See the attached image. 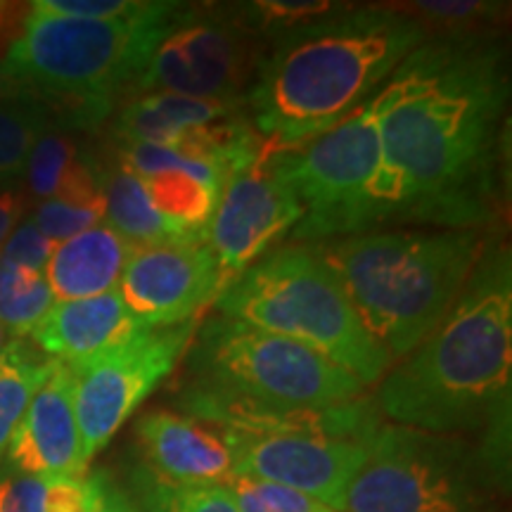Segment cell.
<instances>
[{
  "mask_svg": "<svg viewBox=\"0 0 512 512\" xmlns=\"http://www.w3.org/2000/svg\"><path fill=\"white\" fill-rule=\"evenodd\" d=\"M512 259L486 242L439 328L380 380L377 413L396 425L475 437L498 482L510 477Z\"/></svg>",
  "mask_w": 512,
  "mask_h": 512,
  "instance_id": "cell-2",
  "label": "cell"
},
{
  "mask_svg": "<svg viewBox=\"0 0 512 512\" xmlns=\"http://www.w3.org/2000/svg\"><path fill=\"white\" fill-rule=\"evenodd\" d=\"M50 128L53 117L34 95L0 105V190L24 174L31 150Z\"/></svg>",
  "mask_w": 512,
  "mask_h": 512,
  "instance_id": "cell-25",
  "label": "cell"
},
{
  "mask_svg": "<svg viewBox=\"0 0 512 512\" xmlns=\"http://www.w3.org/2000/svg\"><path fill=\"white\" fill-rule=\"evenodd\" d=\"M510 100L508 57L491 36H434L375 95L380 166L358 233L384 223L479 230L496 195Z\"/></svg>",
  "mask_w": 512,
  "mask_h": 512,
  "instance_id": "cell-1",
  "label": "cell"
},
{
  "mask_svg": "<svg viewBox=\"0 0 512 512\" xmlns=\"http://www.w3.org/2000/svg\"><path fill=\"white\" fill-rule=\"evenodd\" d=\"M5 344H8V332L0 328V351L5 349Z\"/></svg>",
  "mask_w": 512,
  "mask_h": 512,
  "instance_id": "cell-38",
  "label": "cell"
},
{
  "mask_svg": "<svg viewBox=\"0 0 512 512\" xmlns=\"http://www.w3.org/2000/svg\"><path fill=\"white\" fill-rule=\"evenodd\" d=\"M24 98H31V93L22 86V83L12 79V76L3 69V64H0V105H3V102H17Z\"/></svg>",
  "mask_w": 512,
  "mask_h": 512,
  "instance_id": "cell-36",
  "label": "cell"
},
{
  "mask_svg": "<svg viewBox=\"0 0 512 512\" xmlns=\"http://www.w3.org/2000/svg\"><path fill=\"white\" fill-rule=\"evenodd\" d=\"M223 275L204 235L136 247L119 278V294L147 328L195 320L223 292Z\"/></svg>",
  "mask_w": 512,
  "mask_h": 512,
  "instance_id": "cell-14",
  "label": "cell"
},
{
  "mask_svg": "<svg viewBox=\"0 0 512 512\" xmlns=\"http://www.w3.org/2000/svg\"><path fill=\"white\" fill-rule=\"evenodd\" d=\"M271 38L256 31L242 5H178L131 91L174 93L240 105Z\"/></svg>",
  "mask_w": 512,
  "mask_h": 512,
  "instance_id": "cell-9",
  "label": "cell"
},
{
  "mask_svg": "<svg viewBox=\"0 0 512 512\" xmlns=\"http://www.w3.org/2000/svg\"><path fill=\"white\" fill-rule=\"evenodd\" d=\"M143 0H38L31 8L46 15L76 19H119L133 15Z\"/></svg>",
  "mask_w": 512,
  "mask_h": 512,
  "instance_id": "cell-31",
  "label": "cell"
},
{
  "mask_svg": "<svg viewBox=\"0 0 512 512\" xmlns=\"http://www.w3.org/2000/svg\"><path fill=\"white\" fill-rule=\"evenodd\" d=\"M0 512H46V477H0Z\"/></svg>",
  "mask_w": 512,
  "mask_h": 512,
  "instance_id": "cell-32",
  "label": "cell"
},
{
  "mask_svg": "<svg viewBox=\"0 0 512 512\" xmlns=\"http://www.w3.org/2000/svg\"><path fill=\"white\" fill-rule=\"evenodd\" d=\"M102 192H105V219L107 226L117 230L121 238L133 247L162 245L171 240H185L162 219L155 209L143 178L133 174L128 166L117 162L100 166Z\"/></svg>",
  "mask_w": 512,
  "mask_h": 512,
  "instance_id": "cell-20",
  "label": "cell"
},
{
  "mask_svg": "<svg viewBox=\"0 0 512 512\" xmlns=\"http://www.w3.org/2000/svg\"><path fill=\"white\" fill-rule=\"evenodd\" d=\"M188 387L275 411H323L363 384L316 351L242 320L211 316L190 342Z\"/></svg>",
  "mask_w": 512,
  "mask_h": 512,
  "instance_id": "cell-7",
  "label": "cell"
},
{
  "mask_svg": "<svg viewBox=\"0 0 512 512\" xmlns=\"http://www.w3.org/2000/svg\"><path fill=\"white\" fill-rule=\"evenodd\" d=\"M53 249H55V242H50L46 235L38 230L36 223L27 219L12 230L8 242H5L3 249H0V259L43 273L46 271V264L50 254H53Z\"/></svg>",
  "mask_w": 512,
  "mask_h": 512,
  "instance_id": "cell-30",
  "label": "cell"
},
{
  "mask_svg": "<svg viewBox=\"0 0 512 512\" xmlns=\"http://www.w3.org/2000/svg\"><path fill=\"white\" fill-rule=\"evenodd\" d=\"M133 252L136 247L131 242L121 238L107 223H100L74 238L57 242L43 275L55 302L91 299L117 290Z\"/></svg>",
  "mask_w": 512,
  "mask_h": 512,
  "instance_id": "cell-18",
  "label": "cell"
},
{
  "mask_svg": "<svg viewBox=\"0 0 512 512\" xmlns=\"http://www.w3.org/2000/svg\"><path fill=\"white\" fill-rule=\"evenodd\" d=\"M268 162L304 207L292 238L313 245L358 235L368 185L380 166L375 98L302 145L271 147Z\"/></svg>",
  "mask_w": 512,
  "mask_h": 512,
  "instance_id": "cell-10",
  "label": "cell"
},
{
  "mask_svg": "<svg viewBox=\"0 0 512 512\" xmlns=\"http://www.w3.org/2000/svg\"><path fill=\"white\" fill-rule=\"evenodd\" d=\"M181 3L152 0L128 17L76 19L29 5L3 69L69 126H95L143 74Z\"/></svg>",
  "mask_w": 512,
  "mask_h": 512,
  "instance_id": "cell-5",
  "label": "cell"
},
{
  "mask_svg": "<svg viewBox=\"0 0 512 512\" xmlns=\"http://www.w3.org/2000/svg\"><path fill=\"white\" fill-rule=\"evenodd\" d=\"M242 105L216 100L183 98L174 93H145L126 102L114 121V136L124 145H166L174 147L176 140L188 128L207 126L228 119L240 112Z\"/></svg>",
  "mask_w": 512,
  "mask_h": 512,
  "instance_id": "cell-19",
  "label": "cell"
},
{
  "mask_svg": "<svg viewBox=\"0 0 512 512\" xmlns=\"http://www.w3.org/2000/svg\"><path fill=\"white\" fill-rule=\"evenodd\" d=\"M219 316L242 320L316 351L363 387L392 368L387 351L361 323L316 245L299 242L261 256L216 297Z\"/></svg>",
  "mask_w": 512,
  "mask_h": 512,
  "instance_id": "cell-6",
  "label": "cell"
},
{
  "mask_svg": "<svg viewBox=\"0 0 512 512\" xmlns=\"http://www.w3.org/2000/svg\"><path fill=\"white\" fill-rule=\"evenodd\" d=\"M394 10L415 19L425 34L437 36H486V29L501 24L508 5L486 0H422L392 3Z\"/></svg>",
  "mask_w": 512,
  "mask_h": 512,
  "instance_id": "cell-26",
  "label": "cell"
},
{
  "mask_svg": "<svg viewBox=\"0 0 512 512\" xmlns=\"http://www.w3.org/2000/svg\"><path fill=\"white\" fill-rule=\"evenodd\" d=\"M302 216L297 192L273 169L268 155L230 176L204 230V240L219 261L223 285L228 287L271 252L275 242L297 228Z\"/></svg>",
  "mask_w": 512,
  "mask_h": 512,
  "instance_id": "cell-12",
  "label": "cell"
},
{
  "mask_svg": "<svg viewBox=\"0 0 512 512\" xmlns=\"http://www.w3.org/2000/svg\"><path fill=\"white\" fill-rule=\"evenodd\" d=\"M496 489L503 484L472 439L380 425L344 512H491Z\"/></svg>",
  "mask_w": 512,
  "mask_h": 512,
  "instance_id": "cell-8",
  "label": "cell"
},
{
  "mask_svg": "<svg viewBox=\"0 0 512 512\" xmlns=\"http://www.w3.org/2000/svg\"><path fill=\"white\" fill-rule=\"evenodd\" d=\"M140 512H240L228 486H195L171 482L147 465L131 475Z\"/></svg>",
  "mask_w": 512,
  "mask_h": 512,
  "instance_id": "cell-23",
  "label": "cell"
},
{
  "mask_svg": "<svg viewBox=\"0 0 512 512\" xmlns=\"http://www.w3.org/2000/svg\"><path fill=\"white\" fill-rule=\"evenodd\" d=\"M226 486L240 512H337L302 491L259 482V479L233 477Z\"/></svg>",
  "mask_w": 512,
  "mask_h": 512,
  "instance_id": "cell-29",
  "label": "cell"
},
{
  "mask_svg": "<svg viewBox=\"0 0 512 512\" xmlns=\"http://www.w3.org/2000/svg\"><path fill=\"white\" fill-rule=\"evenodd\" d=\"M337 8L339 5L328 0H256V3L242 5L252 27L271 41L275 36L316 22Z\"/></svg>",
  "mask_w": 512,
  "mask_h": 512,
  "instance_id": "cell-28",
  "label": "cell"
},
{
  "mask_svg": "<svg viewBox=\"0 0 512 512\" xmlns=\"http://www.w3.org/2000/svg\"><path fill=\"white\" fill-rule=\"evenodd\" d=\"M91 503L88 477L46 479V512H86Z\"/></svg>",
  "mask_w": 512,
  "mask_h": 512,
  "instance_id": "cell-33",
  "label": "cell"
},
{
  "mask_svg": "<svg viewBox=\"0 0 512 512\" xmlns=\"http://www.w3.org/2000/svg\"><path fill=\"white\" fill-rule=\"evenodd\" d=\"M55 304L46 275L0 259V328L27 337Z\"/></svg>",
  "mask_w": 512,
  "mask_h": 512,
  "instance_id": "cell-24",
  "label": "cell"
},
{
  "mask_svg": "<svg viewBox=\"0 0 512 512\" xmlns=\"http://www.w3.org/2000/svg\"><path fill=\"white\" fill-rule=\"evenodd\" d=\"M140 328L145 325L128 311L119 290H112L91 299L55 302L31 332V342L53 361L81 366L119 347Z\"/></svg>",
  "mask_w": 512,
  "mask_h": 512,
  "instance_id": "cell-17",
  "label": "cell"
},
{
  "mask_svg": "<svg viewBox=\"0 0 512 512\" xmlns=\"http://www.w3.org/2000/svg\"><path fill=\"white\" fill-rule=\"evenodd\" d=\"M145 465L171 482L226 486L235 477L233 448L211 425L174 411L145 413L136 425Z\"/></svg>",
  "mask_w": 512,
  "mask_h": 512,
  "instance_id": "cell-16",
  "label": "cell"
},
{
  "mask_svg": "<svg viewBox=\"0 0 512 512\" xmlns=\"http://www.w3.org/2000/svg\"><path fill=\"white\" fill-rule=\"evenodd\" d=\"M53 366V358L24 337L10 339L0 351V460L8 453L19 422Z\"/></svg>",
  "mask_w": 512,
  "mask_h": 512,
  "instance_id": "cell-22",
  "label": "cell"
},
{
  "mask_svg": "<svg viewBox=\"0 0 512 512\" xmlns=\"http://www.w3.org/2000/svg\"><path fill=\"white\" fill-rule=\"evenodd\" d=\"M223 434V432H221ZM233 448L235 477L287 486L344 512L354 477L368 458V444L320 434H223Z\"/></svg>",
  "mask_w": 512,
  "mask_h": 512,
  "instance_id": "cell-13",
  "label": "cell"
},
{
  "mask_svg": "<svg viewBox=\"0 0 512 512\" xmlns=\"http://www.w3.org/2000/svg\"><path fill=\"white\" fill-rule=\"evenodd\" d=\"M427 38L392 5H342L275 36L245 98L252 126L273 150L320 136L368 105Z\"/></svg>",
  "mask_w": 512,
  "mask_h": 512,
  "instance_id": "cell-3",
  "label": "cell"
},
{
  "mask_svg": "<svg viewBox=\"0 0 512 512\" xmlns=\"http://www.w3.org/2000/svg\"><path fill=\"white\" fill-rule=\"evenodd\" d=\"M88 482H91V503L86 512H140L136 501L107 472H95Z\"/></svg>",
  "mask_w": 512,
  "mask_h": 512,
  "instance_id": "cell-34",
  "label": "cell"
},
{
  "mask_svg": "<svg viewBox=\"0 0 512 512\" xmlns=\"http://www.w3.org/2000/svg\"><path fill=\"white\" fill-rule=\"evenodd\" d=\"M195 332L197 318L174 328L145 325L119 347L81 366H69L74 370V413L83 467L91 465L131 413L171 375Z\"/></svg>",
  "mask_w": 512,
  "mask_h": 512,
  "instance_id": "cell-11",
  "label": "cell"
},
{
  "mask_svg": "<svg viewBox=\"0 0 512 512\" xmlns=\"http://www.w3.org/2000/svg\"><path fill=\"white\" fill-rule=\"evenodd\" d=\"M12 470L31 477H83L74 413V370L55 361L5 453Z\"/></svg>",
  "mask_w": 512,
  "mask_h": 512,
  "instance_id": "cell-15",
  "label": "cell"
},
{
  "mask_svg": "<svg viewBox=\"0 0 512 512\" xmlns=\"http://www.w3.org/2000/svg\"><path fill=\"white\" fill-rule=\"evenodd\" d=\"M313 245L394 366L453 309L486 238L482 230H382Z\"/></svg>",
  "mask_w": 512,
  "mask_h": 512,
  "instance_id": "cell-4",
  "label": "cell"
},
{
  "mask_svg": "<svg viewBox=\"0 0 512 512\" xmlns=\"http://www.w3.org/2000/svg\"><path fill=\"white\" fill-rule=\"evenodd\" d=\"M29 12V10H27ZM17 15H24L22 5H10V3H0V36L5 34V31L17 27L15 24V17Z\"/></svg>",
  "mask_w": 512,
  "mask_h": 512,
  "instance_id": "cell-37",
  "label": "cell"
},
{
  "mask_svg": "<svg viewBox=\"0 0 512 512\" xmlns=\"http://www.w3.org/2000/svg\"><path fill=\"white\" fill-rule=\"evenodd\" d=\"M81 157L79 143L72 136L55 131V128L43 133L31 150L27 169H24L31 195L41 202L50 200Z\"/></svg>",
  "mask_w": 512,
  "mask_h": 512,
  "instance_id": "cell-27",
  "label": "cell"
},
{
  "mask_svg": "<svg viewBox=\"0 0 512 512\" xmlns=\"http://www.w3.org/2000/svg\"><path fill=\"white\" fill-rule=\"evenodd\" d=\"M105 219V192H102L100 164L81 157L64 178L60 190L36 207L31 221L50 242H64L74 235L100 226Z\"/></svg>",
  "mask_w": 512,
  "mask_h": 512,
  "instance_id": "cell-21",
  "label": "cell"
},
{
  "mask_svg": "<svg viewBox=\"0 0 512 512\" xmlns=\"http://www.w3.org/2000/svg\"><path fill=\"white\" fill-rule=\"evenodd\" d=\"M27 209V197L19 190H0V249L22 221Z\"/></svg>",
  "mask_w": 512,
  "mask_h": 512,
  "instance_id": "cell-35",
  "label": "cell"
}]
</instances>
